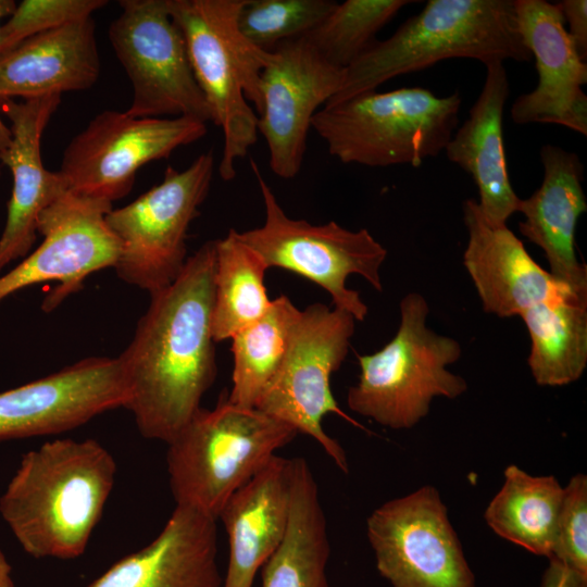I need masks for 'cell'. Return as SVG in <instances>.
<instances>
[{"instance_id": "1", "label": "cell", "mask_w": 587, "mask_h": 587, "mask_svg": "<svg viewBox=\"0 0 587 587\" xmlns=\"http://www.w3.org/2000/svg\"><path fill=\"white\" fill-rule=\"evenodd\" d=\"M216 239L190 257L177 278L150 296L117 357L127 409L140 435L166 445L200 410L216 373L212 335Z\"/></svg>"}, {"instance_id": "2", "label": "cell", "mask_w": 587, "mask_h": 587, "mask_svg": "<svg viewBox=\"0 0 587 587\" xmlns=\"http://www.w3.org/2000/svg\"><path fill=\"white\" fill-rule=\"evenodd\" d=\"M116 463L97 440L57 438L26 452L0 497L22 549L43 559L82 555L113 489Z\"/></svg>"}, {"instance_id": "3", "label": "cell", "mask_w": 587, "mask_h": 587, "mask_svg": "<svg viewBox=\"0 0 587 587\" xmlns=\"http://www.w3.org/2000/svg\"><path fill=\"white\" fill-rule=\"evenodd\" d=\"M532 58L520 35L514 0H428L387 39L374 41L345 71L334 104L387 80L448 59L491 62ZM325 104V105H326Z\"/></svg>"}, {"instance_id": "4", "label": "cell", "mask_w": 587, "mask_h": 587, "mask_svg": "<svg viewBox=\"0 0 587 587\" xmlns=\"http://www.w3.org/2000/svg\"><path fill=\"white\" fill-rule=\"evenodd\" d=\"M166 1L185 39L211 122L223 133L218 174L223 180H232L236 162L258 139L261 74L272 51L258 48L240 32L238 15L246 0Z\"/></svg>"}, {"instance_id": "5", "label": "cell", "mask_w": 587, "mask_h": 587, "mask_svg": "<svg viewBox=\"0 0 587 587\" xmlns=\"http://www.w3.org/2000/svg\"><path fill=\"white\" fill-rule=\"evenodd\" d=\"M297 430L260 411L222 396L200 408L167 444L170 487L178 507L217 520L229 497L288 445Z\"/></svg>"}, {"instance_id": "6", "label": "cell", "mask_w": 587, "mask_h": 587, "mask_svg": "<svg viewBox=\"0 0 587 587\" xmlns=\"http://www.w3.org/2000/svg\"><path fill=\"white\" fill-rule=\"evenodd\" d=\"M461 104L458 91L438 97L422 87L372 90L322 107L311 128L341 163L417 167L445 150Z\"/></svg>"}, {"instance_id": "7", "label": "cell", "mask_w": 587, "mask_h": 587, "mask_svg": "<svg viewBox=\"0 0 587 587\" xmlns=\"http://www.w3.org/2000/svg\"><path fill=\"white\" fill-rule=\"evenodd\" d=\"M394 338L371 354H357L360 375L347 394L348 408L391 429H409L427 416L434 398L455 399L466 380L448 370L462 355L460 342L427 326L429 305L419 292L399 303Z\"/></svg>"}, {"instance_id": "8", "label": "cell", "mask_w": 587, "mask_h": 587, "mask_svg": "<svg viewBox=\"0 0 587 587\" xmlns=\"http://www.w3.org/2000/svg\"><path fill=\"white\" fill-rule=\"evenodd\" d=\"M251 167L263 199L265 217L261 226L238 232L241 241L262 258L267 268L287 270L311 280L330 296L334 308L363 322L369 308L358 291L347 287V278L360 275L382 292L385 247L366 228L351 230L334 221L314 225L289 217L253 160Z\"/></svg>"}, {"instance_id": "9", "label": "cell", "mask_w": 587, "mask_h": 587, "mask_svg": "<svg viewBox=\"0 0 587 587\" xmlns=\"http://www.w3.org/2000/svg\"><path fill=\"white\" fill-rule=\"evenodd\" d=\"M214 166L212 151L185 170L170 165L159 185L105 215L121 246L113 267L121 280L151 296L177 278L188 259L187 234L209 195Z\"/></svg>"}, {"instance_id": "10", "label": "cell", "mask_w": 587, "mask_h": 587, "mask_svg": "<svg viewBox=\"0 0 587 587\" xmlns=\"http://www.w3.org/2000/svg\"><path fill=\"white\" fill-rule=\"evenodd\" d=\"M355 322L350 313L319 302L300 310L284 360L255 405L312 437L344 473L349 471L346 452L322 422L334 413L364 428L339 408L330 388L332 374L348 355Z\"/></svg>"}, {"instance_id": "11", "label": "cell", "mask_w": 587, "mask_h": 587, "mask_svg": "<svg viewBox=\"0 0 587 587\" xmlns=\"http://www.w3.org/2000/svg\"><path fill=\"white\" fill-rule=\"evenodd\" d=\"M109 39L133 87L126 114L211 121L182 32L166 0H121Z\"/></svg>"}, {"instance_id": "12", "label": "cell", "mask_w": 587, "mask_h": 587, "mask_svg": "<svg viewBox=\"0 0 587 587\" xmlns=\"http://www.w3.org/2000/svg\"><path fill=\"white\" fill-rule=\"evenodd\" d=\"M207 133V123L192 117H134L107 110L70 141L58 174L66 191L113 203L132 190L142 165Z\"/></svg>"}, {"instance_id": "13", "label": "cell", "mask_w": 587, "mask_h": 587, "mask_svg": "<svg viewBox=\"0 0 587 587\" xmlns=\"http://www.w3.org/2000/svg\"><path fill=\"white\" fill-rule=\"evenodd\" d=\"M366 535L377 571L391 587H476L434 486L380 504L367 517Z\"/></svg>"}, {"instance_id": "14", "label": "cell", "mask_w": 587, "mask_h": 587, "mask_svg": "<svg viewBox=\"0 0 587 587\" xmlns=\"http://www.w3.org/2000/svg\"><path fill=\"white\" fill-rule=\"evenodd\" d=\"M112 209L111 202L68 191L47 207L37 222L43 240L0 276V302L28 286L54 282L58 285L42 304L48 312L80 290L89 275L114 267L121 246L105 222Z\"/></svg>"}, {"instance_id": "15", "label": "cell", "mask_w": 587, "mask_h": 587, "mask_svg": "<svg viewBox=\"0 0 587 587\" xmlns=\"http://www.w3.org/2000/svg\"><path fill=\"white\" fill-rule=\"evenodd\" d=\"M345 68L328 62L304 37L272 50L261 74L258 133L268 149L272 172L291 179L301 170L314 114L341 88Z\"/></svg>"}, {"instance_id": "16", "label": "cell", "mask_w": 587, "mask_h": 587, "mask_svg": "<svg viewBox=\"0 0 587 587\" xmlns=\"http://www.w3.org/2000/svg\"><path fill=\"white\" fill-rule=\"evenodd\" d=\"M126 401L117 358L88 357L0 392V440L61 434Z\"/></svg>"}, {"instance_id": "17", "label": "cell", "mask_w": 587, "mask_h": 587, "mask_svg": "<svg viewBox=\"0 0 587 587\" xmlns=\"http://www.w3.org/2000/svg\"><path fill=\"white\" fill-rule=\"evenodd\" d=\"M520 35L536 61L537 86L520 95L514 123L555 124L587 135V64L571 40L561 10L545 0H514Z\"/></svg>"}, {"instance_id": "18", "label": "cell", "mask_w": 587, "mask_h": 587, "mask_svg": "<svg viewBox=\"0 0 587 587\" xmlns=\"http://www.w3.org/2000/svg\"><path fill=\"white\" fill-rule=\"evenodd\" d=\"M462 211L467 232L463 265L486 313L504 319L539 302L587 298L537 264L507 224L490 222L475 199H466Z\"/></svg>"}, {"instance_id": "19", "label": "cell", "mask_w": 587, "mask_h": 587, "mask_svg": "<svg viewBox=\"0 0 587 587\" xmlns=\"http://www.w3.org/2000/svg\"><path fill=\"white\" fill-rule=\"evenodd\" d=\"M60 102V95L0 100L11 133L9 145L0 151V160L13 178L0 237V272L12 261L29 254L40 213L66 191L58 172L43 166L40 149L42 133Z\"/></svg>"}, {"instance_id": "20", "label": "cell", "mask_w": 587, "mask_h": 587, "mask_svg": "<svg viewBox=\"0 0 587 587\" xmlns=\"http://www.w3.org/2000/svg\"><path fill=\"white\" fill-rule=\"evenodd\" d=\"M216 519L176 505L159 535L87 587H222Z\"/></svg>"}, {"instance_id": "21", "label": "cell", "mask_w": 587, "mask_h": 587, "mask_svg": "<svg viewBox=\"0 0 587 587\" xmlns=\"http://www.w3.org/2000/svg\"><path fill=\"white\" fill-rule=\"evenodd\" d=\"M540 160L544 178L528 198L520 201L517 212L524 220L519 230L541 248L552 276L587 297V267L575 252L577 221L587 211L584 165L575 152L550 143L541 147Z\"/></svg>"}, {"instance_id": "22", "label": "cell", "mask_w": 587, "mask_h": 587, "mask_svg": "<svg viewBox=\"0 0 587 587\" xmlns=\"http://www.w3.org/2000/svg\"><path fill=\"white\" fill-rule=\"evenodd\" d=\"M292 490V459L275 454L222 508L228 537V565L222 587H252L264 563L287 533Z\"/></svg>"}, {"instance_id": "23", "label": "cell", "mask_w": 587, "mask_h": 587, "mask_svg": "<svg viewBox=\"0 0 587 587\" xmlns=\"http://www.w3.org/2000/svg\"><path fill=\"white\" fill-rule=\"evenodd\" d=\"M485 67L480 93L444 151L474 180L483 214L492 223L507 224L521 201L510 183L503 145V110L510 88L503 62Z\"/></svg>"}, {"instance_id": "24", "label": "cell", "mask_w": 587, "mask_h": 587, "mask_svg": "<svg viewBox=\"0 0 587 587\" xmlns=\"http://www.w3.org/2000/svg\"><path fill=\"white\" fill-rule=\"evenodd\" d=\"M99 74L95 22L88 17L33 36L0 54V100L85 90Z\"/></svg>"}, {"instance_id": "25", "label": "cell", "mask_w": 587, "mask_h": 587, "mask_svg": "<svg viewBox=\"0 0 587 587\" xmlns=\"http://www.w3.org/2000/svg\"><path fill=\"white\" fill-rule=\"evenodd\" d=\"M329 553L316 480L303 458H292L289 524L282 545L262 566V587H329Z\"/></svg>"}, {"instance_id": "26", "label": "cell", "mask_w": 587, "mask_h": 587, "mask_svg": "<svg viewBox=\"0 0 587 587\" xmlns=\"http://www.w3.org/2000/svg\"><path fill=\"white\" fill-rule=\"evenodd\" d=\"M503 484L484 517L499 537L528 552L552 555L563 486L553 475L534 476L515 464L503 471Z\"/></svg>"}, {"instance_id": "27", "label": "cell", "mask_w": 587, "mask_h": 587, "mask_svg": "<svg viewBox=\"0 0 587 587\" xmlns=\"http://www.w3.org/2000/svg\"><path fill=\"white\" fill-rule=\"evenodd\" d=\"M519 316L529 336L527 364L536 384L559 387L578 380L587 366V298L539 302Z\"/></svg>"}, {"instance_id": "28", "label": "cell", "mask_w": 587, "mask_h": 587, "mask_svg": "<svg viewBox=\"0 0 587 587\" xmlns=\"http://www.w3.org/2000/svg\"><path fill=\"white\" fill-rule=\"evenodd\" d=\"M262 258L232 228L216 239L212 335L215 342L230 339L238 330L263 316L272 304Z\"/></svg>"}, {"instance_id": "29", "label": "cell", "mask_w": 587, "mask_h": 587, "mask_svg": "<svg viewBox=\"0 0 587 587\" xmlns=\"http://www.w3.org/2000/svg\"><path fill=\"white\" fill-rule=\"evenodd\" d=\"M300 310L285 295L272 300L266 313L232 338L230 402L255 408L286 354L289 335Z\"/></svg>"}, {"instance_id": "30", "label": "cell", "mask_w": 587, "mask_h": 587, "mask_svg": "<svg viewBox=\"0 0 587 587\" xmlns=\"http://www.w3.org/2000/svg\"><path fill=\"white\" fill-rule=\"evenodd\" d=\"M414 1L346 0L304 37L332 64L347 68L376 41V34Z\"/></svg>"}, {"instance_id": "31", "label": "cell", "mask_w": 587, "mask_h": 587, "mask_svg": "<svg viewBox=\"0 0 587 587\" xmlns=\"http://www.w3.org/2000/svg\"><path fill=\"white\" fill-rule=\"evenodd\" d=\"M332 0H246L238 15L242 35L272 51L278 43L305 36L334 9Z\"/></svg>"}, {"instance_id": "32", "label": "cell", "mask_w": 587, "mask_h": 587, "mask_svg": "<svg viewBox=\"0 0 587 587\" xmlns=\"http://www.w3.org/2000/svg\"><path fill=\"white\" fill-rule=\"evenodd\" d=\"M105 0H24L0 26V54L53 28L91 17Z\"/></svg>"}, {"instance_id": "33", "label": "cell", "mask_w": 587, "mask_h": 587, "mask_svg": "<svg viewBox=\"0 0 587 587\" xmlns=\"http://www.w3.org/2000/svg\"><path fill=\"white\" fill-rule=\"evenodd\" d=\"M587 576V476L578 473L563 487L552 555Z\"/></svg>"}, {"instance_id": "34", "label": "cell", "mask_w": 587, "mask_h": 587, "mask_svg": "<svg viewBox=\"0 0 587 587\" xmlns=\"http://www.w3.org/2000/svg\"><path fill=\"white\" fill-rule=\"evenodd\" d=\"M561 10L564 23H567V34L579 57L587 59V1L562 0L557 3Z\"/></svg>"}, {"instance_id": "35", "label": "cell", "mask_w": 587, "mask_h": 587, "mask_svg": "<svg viewBox=\"0 0 587 587\" xmlns=\"http://www.w3.org/2000/svg\"><path fill=\"white\" fill-rule=\"evenodd\" d=\"M539 587H587V576L577 573L554 558H549Z\"/></svg>"}, {"instance_id": "36", "label": "cell", "mask_w": 587, "mask_h": 587, "mask_svg": "<svg viewBox=\"0 0 587 587\" xmlns=\"http://www.w3.org/2000/svg\"><path fill=\"white\" fill-rule=\"evenodd\" d=\"M0 587H15L12 578V567L4 553L0 550Z\"/></svg>"}, {"instance_id": "37", "label": "cell", "mask_w": 587, "mask_h": 587, "mask_svg": "<svg viewBox=\"0 0 587 587\" xmlns=\"http://www.w3.org/2000/svg\"><path fill=\"white\" fill-rule=\"evenodd\" d=\"M16 3L12 0H0V21L10 16L14 11Z\"/></svg>"}, {"instance_id": "38", "label": "cell", "mask_w": 587, "mask_h": 587, "mask_svg": "<svg viewBox=\"0 0 587 587\" xmlns=\"http://www.w3.org/2000/svg\"><path fill=\"white\" fill-rule=\"evenodd\" d=\"M11 139V133L9 127H7L0 117V151L4 149Z\"/></svg>"}]
</instances>
